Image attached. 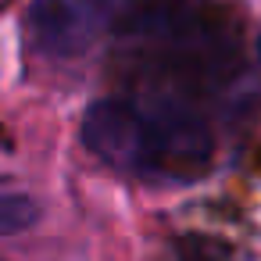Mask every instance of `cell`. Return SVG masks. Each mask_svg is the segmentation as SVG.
<instances>
[{
    "label": "cell",
    "mask_w": 261,
    "mask_h": 261,
    "mask_svg": "<svg viewBox=\"0 0 261 261\" xmlns=\"http://www.w3.org/2000/svg\"><path fill=\"white\" fill-rule=\"evenodd\" d=\"M133 4H136V0H133Z\"/></svg>",
    "instance_id": "cell-5"
},
{
    "label": "cell",
    "mask_w": 261,
    "mask_h": 261,
    "mask_svg": "<svg viewBox=\"0 0 261 261\" xmlns=\"http://www.w3.org/2000/svg\"><path fill=\"white\" fill-rule=\"evenodd\" d=\"M36 218V204L25 193L0 190V232H18Z\"/></svg>",
    "instance_id": "cell-3"
},
{
    "label": "cell",
    "mask_w": 261,
    "mask_h": 261,
    "mask_svg": "<svg viewBox=\"0 0 261 261\" xmlns=\"http://www.w3.org/2000/svg\"><path fill=\"white\" fill-rule=\"evenodd\" d=\"M111 22V0H33L25 15V40L36 54L75 58L93 47Z\"/></svg>",
    "instance_id": "cell-2"
},
{
    "label": "cell",
    "mask_w": 261,
    "mask_h": 261,
    "mask_svg": "<svg viewBox=\"0 0 261 261\" xmlns=\"http://www.w3.org/2000/svg\"><path fill=\"white\" fill-rule=\"evenodd\" d=\"M79 136L90 154L140 179H197L215 158L207 122L168 93L93 100Z\"/></svg>",
    "instance_id": "cell-1"
},
{
    "label": "cell",
    "mask_w": 261,
    "mask_h": 261,
    "mask_svg": "<svg viewBox=\"0 0 261 261\" xmlns=\"http://www.w3.org/2000/svg\"><path fill=\"white\" fill-rule=\"evenodd\" d=\"M257 54H261V40H257Z\"/></svg>",
    "instance_id": "cell-4"
}]
</instances>
